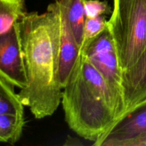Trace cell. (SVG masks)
Segmentation results:
<instances>
[{
	"label": "cell",
	"instance_id": "2",
	"mask_svg": "<svg viewBox=\"0 0 146 146\" xmlns=\"http://www.w3.org/2000/svg\"><path fill=\"white\" fill-rule=\"evenodd\" d=\"M61 103L69 128L94 144L117 121L115 101L109 87L81 51L63 88Z\"/></svg>",
	"mask_w": 146,
	"mask_h": 146
},
{
	"label": "cell",
	"instance_id": "12",
	"mask_svg": "<svg viewBox=\"0 0 146 146\" xmlns=\"http://www.w3.org/2000/svg\"><path fill=\"white\" fill-rule=\"evenodd\" d=\"M14 86L0 76V113L24 115V105Z\"/></svg>",
	"mask_w": 146,
	"mask_h": 146
},
{
	"label": "cell",
	"instance_id": "4",
	"mask_svg": "<svg viewBox=\"0 0 146 146\" xmlns=\"http://www.w3.org/2000/svg\"><path fill=\"white\" fill-rule=\"evenodd\" d=\"M81 52L102 75L113 96L117 120L125 112L122 88V69L120 66L115 43L109 29L94 38L85 41Z\"/></svg>",
	"mask_w": 146,
	"mask_h": 146
},
{
	"label": "cell",
	"instance_id": "15",
	"mask_svg": "<svg viewBox=\"0 0 146 146\" xmlns=\"http://www.w3.org/2000/svg\"><path fill=\"white\" fill-rule=\"evenodd\" d=\"M125 146H146V133L128 142Z\"/></svg>",
	"mask_w": 146,
	"mask_h": 146
},
{
	"label": "cell",
	"instance_id": "11",
	"mask_svg": "<svg viewBox=\"0 0 146 146\" xmlns=\"http://www.w3.org/2000/svg\"><path fill=\"white\" fill-rule=\"evenodd\" d=\"M24 125V115L0 113V142L16 143L22 135Z\"/></svg>",
	"mask_w": 146,
	"mask_h": 146
},
{
	"label": "cell",
	"instance_id": "13",
	"mask_svg": "<svg viewBox=\"0 0 146 146\" xmlns=\"http://www.w3.org/2000/svg\"><path fill=\"white\" fill-rule=\"evenodd\" d=\"M107 20L105 17L98 16L94 18H86L84 25V43L91 38H94L108 27Z\"/></svg>",
	"mask_w": 146,
	"mask_h": 146
},
{
	"label": "cell",
	"instance_id": "10",
	"mask_svg": "<svg viewBox=\"0 0 146 146\" xmlns=\"http://www.w3.org/2000/svg\"><path fill=\"white\" fill-rule=\"evenodd\" d=\"M27 13L24 0H0V35L9 31Z\"/></svg>",
	"mask_w": 146,
	"mask_h": 146
},
{
	"label": "cell",
	"instance_id": "8",
	"mask_svg": "<svg viewBox=\"0 0 146 146\" xmlns=\"http://www.w3.org/2000/svg\"><path fill=\"white\" fill-rule=\"evenodd\" d=\"M58 8L60 14L58 81L61 87L64 88L81 54V48L77 44L66 19L60 9L59 5Z\"/></svg>",
	"mask_w": 146,
	"mask_h": 146
},
{
	"label": "cell",
	"instance_id": "1",
	"mask_svg": "<svg viewBox=\"0 0 146 146\" xmlns=\"http://www.w3.org/2000/svg\"><path fill=\"white\" fill-rule=\"evenodd\" d=\"M27 84L19 96L36 119L53 115L61 102L58 81L60 14L57 1L46 12H27L19 21Z\"/></svg>",
	"mask_w": 146,
	"mask_h": 146
},
{
	"label": "cell",
	"instance_id": "7",
	"mask_svg": "<svg viewBox=\"0 0 146 146\" xmlns=\"http://www.w3.org/2000/svg\"><path fill=\"white\" fill-rule=\"evenodd\" d=\"M122 88L124 113L146 101V46L136 62L122 71Z\"/></svg>",
	"mask_w": 146,
	"mask_h": 146
},
{
	"label": "cell",
	"instance_id": "9",
	"mask_svg": "<svg viewBox=\"0 0 146 146\" xmlns=\"http://www.w3.org/2000/svg\"><path fill=\"white\" fill-rule=\"evenodd\" d=\"M60 9L66 19L77 44H84L86 0H57Z\"/></svg>",
	"mask_w": 146,
	"mask_h": 146
},
{
	"label": "cell",
	"instance_id": "3",
	"mask_svg": "<svg viewBox=\"0 0 146 146\" xmlns=\"http://www.w3.org/2000/svg\"><path fill=\"white\" fill-rule=\"evenodd\" d=\"M107 21L122 69L137 61L146 46V0H113Z\"/></svg>",
	"mask_w": 146,
	"mask_h": 146
},
{
	"label": "cell",
	"instance_id": "14",
	"mask_svg": "<svg viewBox=\"0 0 146 146\" xmlns=\"http://www.w3.org/2000/svg\"><path fill=\"white\" fill-rule=\"evenodd\" d=\"M111 11L108 2L100 0H86L85 14L86 18L103 16Z\"/></svg>",
	"mask_w": 146,
	"mask_h": 146
},
{
	"label": "cell",
	"instance_id": "5",
	"mask_svg": "<svg viewBox=\"0 0 146 146\" xmlns=\"http://www.w3.org/2000/svg\"><path fill=\"white\" fill-rule=\"evenodd\" d=\"M0 76L20 89L27 86L19 21L0 35Z\"/></svg>",
	"mask_w": 146,
	"mask_h": 146
},
{
	"label": "cell",
	"instance_id": "6",
	"mask_svg": "<svg viewBox=\"0 0 146 146\" xmlns=\"http://www.w3.org/2000/svg\"><path fill=\"white\" fill-rule=\"evenodd\" d=\"M145 133L146 101L125 113L94 145L125 146Z\"/></svg>",
	"mask_w": 146,
	"mask_h": 146
}]
</instances>
